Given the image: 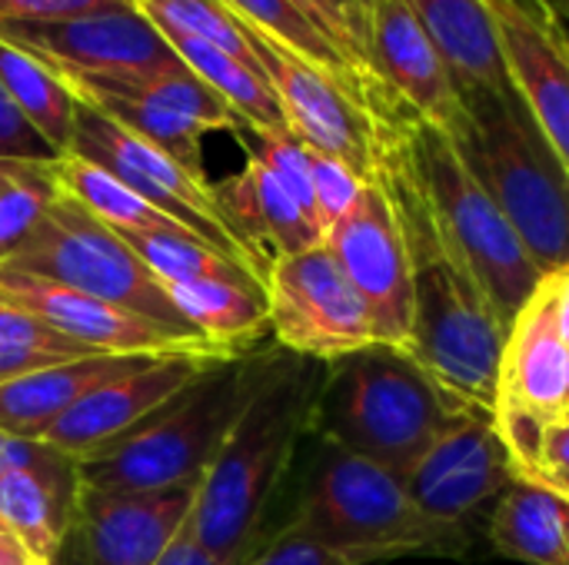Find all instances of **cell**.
Here are the masks:
<instances>
[{
    "label": "cell",
    "mask_w": 569,
    "mask_h": 565,
    "mask_svg": "<svg viewBox=\"0 0 569 565\" xmlns=\"http://www.w3.org/2000/svg\"><path fill=\"white\" fill-rule=\"evenodd\" d=\"M0 37L60 73L183 67L160 27L137 3H117L57 23H0Z\"/></svg>",
    "instance_id": "obj_16"
},
{
    "label": "cell",
    "mask_w": 569,
    "mask_h": 565,
    "mask_svg": "<svg viewBox=\"0 0 569 565\" xmlns=\"http://www.w3.org/2000/svg\"><path fill=\"white\" fill-rule=\"evenodd\" d=\"M0 266L73 286L87 296L147 316L163 330L203 340L180 316L167 286L147 270V263L127 246V240L117 230L103 226L63 190L43 213L30 240L20 246V253Z\"/></svg>",
    "instance_id": "obj_8"
},
{
    "label": "cell",
    "mask_w": 569,
    "mask_h": 565,
    "mask_svg": "<svg viewBox=\"0 0 569 565\" xmlns=\"http://www.w3.org/2000/svg\"><path fill=\"white\" fill-rule=\"evenodd\" d=\"M569 406V343L557 316V283L543 276L507 330L493 420L553 426Z\"/></svg>",
    "instance_id": "obj_20"
},
{
    "label": "cell",
    "mask_w": 569,
    "mask_h": 565,
    "mask_svg": "<svg viewBox=\"0 0 569 565\" xmlns=\"http://www.w3.org/2000/svg\"><path fill=\"white\" fill-rule=\"evenodd\" d=\"M273 350L210 360L190 386L133 433L80 463V483L110 493L200 486L237 416L257 393Z\"/></svg>",
    "instance_id": "obj_6"
},
{
    "label": "cell",
    "mask_w": 569,
    "mask_h": 565,
    "mask_svg": "<svg viewBox=\"0 0 569 565\" xmlns=\"http://www.w3.org/2000/svg\"><path fill=\"white\" fill-rule=\"evenodd\" d=\"M567 410H569V406H567Z\"/></svg>",
    "instance_id": "obj_49"
},
{
    "label": "cell",
    "mask_w": 569,
    "mask_h": 565,
    "mask_svg": "<svg viewBox=\"0 0 569 565\" xmlns=\"http://www.w3.org/2000/svg\"><path fill=\"white\" fill-rule=\"evenodd\" d=\"M157 565H220L213 556H207L197 543H190L187 536H180L170 549H167V556L160 559Z\"/></svg>",
    "instance_id": "obj_40"
},
{
    "label": "cell",
    "mask_w": 569,
    "mask_h": 565,
    "mask_svg": "<svg viewBox=\"0 0 569 565\" xmlns=\"http://www.w3.org/2000/svg\"><path fill=\"white\" fill-rule=\"evenodd\" d=\"M70 87V83H67ZM83 103H90L93 110H100L103 117H110L113 123H120L123 130H130L133 137L153 143L157 150L170 153L177 163H183L190 173L207 176L203 167V137L210 133L207 127H200L190 117H180L173 110L133 100V97H120V93H107V90H87V87H70Z\"/></svg>",
    "instance_id": "obj_29"
},
{
    "label": "cell",
    "mask_w": 569,
    "mask_h": 565,
    "mask_svg": "<svg viewBox=\"0 0 569 565\" xmlns=\"http://www.w3.org/2000/svg\"><path fill=\"white\" fill-rule=\"evenodd\" d=\"M247 30L253 37L260 67L280 100L290 133L313 153L347 163L360 180L370 183L377 176L380 157L377 107L390 97L367 80L347 77L293 53L290 47L253 27Z\"/></svg>",
    "instance_id": "obj_9"
},
{
    "label": "cell",
    "mask_w": 569,
    "mask_h": 565,
    "mask_svg": "<svg viewBox=\"0 0 569 565\" xmlns=\"http://www.w3.org/2000/svg\"><path fill=\"white\" fill-rule=\"evenodd\" d=\"M197 486L110 493L80 483L70 533L53 565H157L187 533Z\"/></svg>",
    "instance_id": "obj_14"
},
{
    "label": "cell",
    "mask_w": 569,
    "mask_h": 565,
    "mask_svg": "<svg viewBox=\"0 0 569 565\" xmlns=\"http://www.w3.org/2000/svg\"><path fill=\"white\" fill-rule=\"evenodd\" d=\"M57 196V163L0 160V263L20 253Z\"/></svg>",
    "instance_id": "obj_32"
},
{
    "label": "cell",
    "mask_w": 569,
    "mask_h": 565,
    "mask_svg": "<svg viewBox=\"0 0 569 565\" xmlns=\"http://www.w3.org/2000/svg\"><path fill=\"white\" fill-rule=\"evenodd\" d=\"M180 316L217 350L250 353L270 336L267 293L257 283L233 280H197V283H163Z\"/></svg>",
    "instance_id": "obj_26"
},
{
    "label": "cell",
    "mask_w": 569,
    "mask_h": 565,
    "mask_svg": "<svg viewBox=\"0 0 569 565\" xmlns=\"http://www.w3.org/2000/svg\"><path fill=\"white\" fill-rule=\"evenodd\" d=\"M533 483L550 490L560 500H569V423H563V420L553 423L547 433Z\"/></svg>",
    "instance_id": "obj_39"
},
{
    "label": "cell",
    "mask_w": 569,
    "mask_h": 565,
    "mask_svg": "<svg viewBox=\"0 0 569 565\" xmlns=\"http://www.w3.org/2000/svg\"><path fill=\"white\" fill-rule=\"evenodd\" d=\"M213 193L230 230L253 253L263 273L270 270L273 256L303 253L323 243V230L283 190V183L253 157H247L243 170L230 173L227 180H217Z\"/></svg>",
    "instance_id": "obj_21"
},
{
    "label": "cell",
    "mask_w": 569,
    "mask_h": 565,
    "mask_svg": "<svg viewBox=\"0 0 569 565\" xmlns=\"http://www.w3.org/2000/svg\"><path fill=\"white\" fill-rule=\"evenodd\" d=\"M323 246L363 296L377 343L407 350L413 326V266L397 210L377 180L363 183L357 203L327 230Z\"/></svg>",
    "instance_id": "obj_13"
},
{
    "label": "cell",
    "mask_w": 569,
    "mask_h": 565,
    "mask_svg": "<svg viewBox=\"0 0 569 565\" xmlns=\"http://www.w3.org/2000/svg\"><path fill=\"white\" fill-rule=\"evenodd\" d=\"M340 3H343V10H347V17L353 23L357 37H360L363 50H367V20H370V10H373V0H340Z\"/></svg>",
    "instance_id": "obj_42"
},
{
    "label": "cell",
    "mask_w": 569,
    "mask_h": 565,
    "mask_svg": "<svg viewBox=\"0 0 569 565\" xmlns=\"http://www.w3.org/2000/svg\"><path fill=\"white\" fill-rule=\"evenodd\" d=\"M7 460H10V436L0 433V473L7 470Z\"/></svg>",
    "instance_id": "obj_44"
},
{
    "label": "cell",
    "mask_w": 569,
    "mask_h": 565,
    "mask_svg": "<svg viewBox=\"0 0 569 565\" xmlns=\"http://www.w3.org/2000/svg\"><path fill=\"white\" fill-rule=\"evenodd\" d=\"M377 117L380 157L373 180L397 210L413 266V326L407 353L457 406L493 413L507 326L470 273L440 243L387 110Z\"/></svg>",
    "instance_id": "obj_2"
},
{
    "label": "cell",
    "mask_w": 569,
    "mask_h": 565,
    "mask_svg": "<svg viewBox=\"0 0 569 565\" xmlns=\"http://www.w3.org/2000/svg\"><path fill=\"white\" fill-rule=\"evenodd\" d=\"M160 33L167 37V43L173 47V53L180 57V63L200 77L233 113L240 123L253 127V130H273V133H283L290 130L287 127V117L280 110V100L267 80V73L213 43H203L197 37H187L180 30H167L160 27Z\"/></svg>",
    "instance_id": "obj_27"
},
{
    "label": "cell",
    "mask_w": 569,
    "mask_h": 565,
    "mask_svg": "<svg viewBox=\"0 0 569 565\" xmlns=\"http://www.w3.org/2000/svg\"><path fill=\"white\" fill-rule=\"evenodd\" d=\"M563 423H569V410H567V413H563Z\"/></svg>",
    "instance_id": "obj_46"
},
{
    "label": "cell",
    "mask_w": 569,
    "mask_h": 565,
    "mask_svg": "<svg viewBox=\"0 0 569 565\" xmlns=\"http://www.w3.org/2000/svg\"><path fill=\"white\" fill-rule=\"evenodd\" d=\"M263 293L270 336L293 356L337 363L377 343L363 296L323 243L273 256Z\"/></svg>",
    "instance_id": "obj_11"
},
{
    "label": "cell",
    "mask_w": 569,
    "mask_h": 565,
    "mask_svg": "<svg viewBox=\"0 0 569 565\" xmlns=\"http://www.w3.org/2000/svg\"><path fill=\"white\" fill-rule=\"evenodd\" d=\"M367 67L383 93L413 117L443 133L460 127V90L410 0H373L367 20Z\"/></svg>",
    "instance_id": "obj_19"
},
{
    "label": "cell",
    "mask_w": 569,
    "mask_h": 565,
    "mask_svg": "<svg viewBox=\"0 0 569 565\" xmlns=\"http://www.w3.org/2000/svg\"><path fill=\"white\" fill-rule=\"evenodd\" d=\"M130 3H143V0H130Z\"/></svg>",
    "instance_id": "obj_47"
},
{
    "label": "cell",
    "mask_w": 569,
    "mask_h": 565,
    "mask_svg": "<svg viewBox=\"0 0 569 565\" xmlns=\"http://www.w3.org/2000/svg\"><path fill=\"white\" fill-rule=\"evenodd\" d=\"M210 360L220 356H193V353L153 356L143 366L90 390L40 440H47L70 460L83 463L100 450L113 446L117 440H123L127 433H133L157 410H163L183 386L197 380V373Z\"/></svg>",
    "instance_id": "obj_18"
},
{
    "label": "cell",
    "mask_w": 569,
    "mask_h": 565,
    "mask_svg": "<svg viewBox=\"0 0 569 565\" xmlns=\"http://www.w3.org/2000/svg\"><path fill=\"white\" fill-rule=\"evenodd\" d=\"M310 180H313L317 220H320V230L327 236V230L357 203L367 180H360L347 163H340L333 157H323V153H313V150H310Z\"/></svg>",
    "instance_id": "obj_35"
},
{
    "label": "cell",
    "mask_w": 569,
    "mask_h": 565,
    "mask_svg": "<svg viewBox=\"0 0 569 565\" xmlns=\"http://www.w3.org/2000/svg\"><path fill=\"white\" fill-rule=\"evenodd\" d=\"M383 110L440 243L470 273L497 320L510 330L517 313L543 283V273L523 250L493 196L463 163L450 133L413 117L393 100H387Z\"/></svg>",
    "instance_id": "obj_5"
},
{
    "label": "cell",
    "mask_w": 569,
    "mask_h": 565,
    "mask_svg": "<svg viewBox=\"0 0 569 565\" xmlns=\"http://www.w3.org/2000/svg\"><path fill=\"white\" fill-rule=\"evenodd\" d=\"M457 410L407 350L373 343L327 363L313 433L407 480Z\"/></svg>",
    "instance_id": "obj_7"
},
{
    "label": "cell",
    "mask_w": 569,
    "mask_h": 565,
    "mask_svg": "<svg viewBox=\"0 0 569 565\" xmlns=\"http://www.w3.org/2000/svg\"><path fill=\"white\" fill-rule=\"evenodd\" d=\"M0 160L20 163H57L60 157L40 140V133L20 117L7 90L0 87Z\"/></svg>",
    "instance_id": "obj_37"
},
{
    "label": "cell",
    "mask_w": 569,
    "mask_h": 565,
    "mask_svg": "<svg viewBox=\"0 0 569 565\" xmlns=\"http://www.w3.org/2000/svg\"><path fill=\"white\" fill-rule=\"evenodd\" d=\"M0 565H43L33 559V553L17 539L10 536L7 529H0Z\"/></svg>",
    "instance_id": "obj_41"
},
{
    "label": "cell",
    "mask_w": 569,
    "mask_h": 565,
    "mask_svg": "<svg viewBox=\"0 0 569 565\" xmlns=\"http://www.w3.org/2000/svg\"><path fill=\"white\" fill-rule=\"evenodd\" d=\"M80 496V463L50 446L30 470L0 473V529L17 536L33 559L57 563Z\"/></svg>",
    "instance_id": "obj_22"
},
{
    "label": "cell",
    "mask_w": 569,
    "mask_h": 565,
    "mask_svg": "<svg viewBox=\"0 0 569 565\" xmlns=\"http://www.w3.org/2000/svg\"><path fill=\"white\" fill-rule=\"evenodd\" d=\"M410 7L447 60L460 97L510 83L487 0H410Z\"/></svg>",
    "instance_id": "obj_24"
},
{
    "label": "cell",
    "mask_w": 569,
    "mask_h": 565,
    "mask_svg": "<svg viewBox=\"0 0 569 565\" xmlns=\"http://www.w3.org/2000/svg\"><path fill=\"white\" fill-rule=\"evenodd\" d=\"M157 27L180 30L187 37H197L203 43H213L253 67H260L257 47L250 30L217 0H143L137 3ZM263 70V67H260Z\"/></svg>",
    "instance_id": "obj_34"
},
{
    "label": "cell",
    "mask_w": 569,
    "mask_h": 565,
    "mask_svg": "<svg viewBox=\"0 0 569 565\" xmlns=\"http://www.w3.org/2000/svg\"><path fill=\"white\" fill-rule=\"evenodd\" d=\"M450 133L543 276L569 266V170L513 83L463 93Z\"/></svg>",
    "instance_id": "obj_4"
},
{
    "label": "cell",
    "mask_w": 569,
    "mask_h": 565,
    "mask_svg": "<svg viewBox=\"0 0 569 565\" xmlns=\"http://www.w3.org/2000/svg\"><path fill=\"white\" fill-rule=\"evenodd\" d=\"M77 97V93H73ZM67 157H80L100 170H107L113 180H120L127 190L143 196L150 206L167 213L173 223L200 236L207 246L233 260L237 266L250 270L260 283L267 280L263 266L253 260V253L237 240L230 230L210 176L190 173L183 163H177L170 153L157 150L153 143L133 137L90 103L77 97V123H73V147Z\"/></svg>",
    "instance_id": "obj_10"
},
{
    "label": "cell",
    "mask_w": 569,
    "mask_h": 565,
    "mask_svg": "<svg viewBox=\"0 0 569 565\" xmlns=\"http://www.w3.org/2000/svg\"><path fill=\"white\" fill-rule=\"evenodd\" d=\"M553 283H557V316H560V330L569 343V266L563 273H553Z\"/></svg>",
    "instance_id": "obj_43"
},
{
    "label": "cell",
    "mask_w": 569,
    "mask_h": 565,
    "mask_svg": "<svg viewBox=\"0 0 569 565\" xmlns=\"http://www.w3.org/2000/svg\"><path fill=\"white\" fill-rule=\"evenodd\" d=\"M220 7H227L240 23H247V27H253V30H260V33H267V37H273L277 43H283V47H290L293 53H300V57H307V60H317V63H323V67H330V70H340V73H347V77H357V80H367V83H373L370 77H363L290 0H217ZM373 87H380V83H373Z\"/></svg>",
    "instance_id": "obj_33"
},
{
    "label": "cell",
    "mask_w": 569,
    "mask_h": 565,
    "mask_svg": "<svg viewBox=\"0 0 569 565\" xmlns=\"http://www.w3.org/2000/svg\"><path fill=\"white\" fill-rule=\"evenodd\" d=\"M130 0H0V23H57Z\"/></svg>",
    "instance_id": "obj_38"
},
{
    "label": "cell",
    "mask_w": 569,
    "mask_h": 565,
    "mask_svg": "<svg viewBox=\"0 0 569 565\" xmlns=\"http://www.w3.org/2000/svg\"><path fill=\"white\" fill-rule=\"evenodd\" d=\"M0 303H10L17 310H27L40 316L57 333L83 343L93 353H113V356H170V353H193V356H237L210 346L207 340L180 336L173 330H163L160 323L137 316L123 306L103 303L97 296H87L73 286L17 273L0 266Z\"/></svg>",
    "instance_id": "obj_15"
},
{
    "label": "cell",
    "mask_w": 569,
    "mask_h": 565,
    "mask_svg": "<svg viewBox=\"0 0 569 565\" xmlns=\"http://www.w3.org/2000/svg\"><path fill=\"white\" fill-rule=\"evenodd\" d=\"M57 180L67 196H73L87 213H93L103 226L117 233H153V230H183L167 213L150 206L143 196L127 190L120 180H113L107 170L80 160V157H60L57 160ZM190 233V230H187Z\"/></svg>",
    "instance_id": "obj_30"
},
{
    "label": "cell",
    "mask_w": 569,
    "mask_h": 565,
    "mask_svg": "<svg viewBox=\"0 0 569 565\" xmlns=\"http://www.w3.org/2000/svg\"><path fill=\"white\" fill-rule=\"evenodd\" d=\"M510 83L569 170V30L553 0H487Z\"/></svg>",
    "instance_id": "obj_17"
},
{
    "label": "cell",
    "mask_w": 569,
    "mask_h": 565,
    "mask_svg": "<svg viewBox=\"0 0 569 565\" xmlns=\"http://www.w3.org/2000/svg\"><path fill=\"white\" fill-rule=\"evenodd\" d=\"M557 10H560V13H567V17H569V0H557Z\"/></svg>",
    "instance_id": "obj_45"
},
{
    "label": "cell",
    "mask_w": 569,
    "mask_h": 565,
    "mask_svg": "<svg viewBox=\"0 0 569 565\" xmlns=\"http://www.w3.org/2000/svg\"><path fill=\"white\" fill-rule=\"evenodd\" d=\"M127 246L147 263V270L160 283H197V280H233V283H257L250 270L237 266L200 236L187 230H153V233H120Z\"/></svg>",
    "instance_id": "obj_31"
},
{
    "label": "cell",
    "mask_w": 569,
    "mask_h": 565,
    "mask_svg": "<svg viewBox=\"0 0 569 565\" xmlns=\"http://www.w3.org/2000/svg\"><path fill=\"white\" fill-rule=\"evenodd\" d=\"M293 513L283 526L367 565L400 559H467L473 536L437 526L403 476L310 433Z\"/></svg>",
    "instance_id": "obj_3"
},
{
    "label": "cell",
    "mask_w": 569,
    "mask_h": 565,
    "mask_svg": "<svg viewBox=\"0 0 569 565\" xmlns=\"http://www.w3.org/2000/svg\"><path fill=\"white\" fill-rule=\"evenodd\" d=\"M0 87L40 140L57 157H67L77 123V97L67 80L47 60L0 37Z\"/></svg>",
    "instance_id": "obj_28"
},
{
    "label": "cell",
    "mask_w": 569,
    "mask_h": 565,
    "mask_svg": "<svg viewBox=\"0 0 569 565\" xmlns=\"http://www.w3.org/2000/svg\"><path fill=\"white\" fill-rule=\"evenodd\" d=\"M247 565H367L353 556H343L290 526L273 529V536L260 546V553Z\"/></svg>",
    "instance_id": "obj_36"
},
{
    "label": "cell",
    "mask_w": 569,
    "mask_h": 565,
    "mask_svg": "<svg viewBox=\"0 0 569 565\" xmlns=\"http://www.w3.org/2000/svg\"><path fill=\"white\" fill-rule=\"evenodd\" d=\"M153 356H83L0 386V433L20 440H40L73 403L107 380H117Z\"/></svg>",
    "instance_id": "obj_23"
},
{
    "label": "cell",
    "mask_w": 569,
    "mask_h": 565,
    "mask_svg": "<svg viewBox=\"0 0 569 565\" xmlns=\"http://www.w3.org/2000/svg\"><path fill=\"white\" fill-rule=\"evenodd\" d=\"M487 543L520 565H569V500L517 480L487 519Z\"/></svg>",
    "instance_id": "obj_25"
},
{
    "label": "cell",
    "mask_w": 569,
    "mask_h": 565,
    "mask_svg": "<svg viewBox=\"0 0 569 565\" xmlns=\"http://www.w3.org/2000/svg\"><path fill=\"white\" fill-rule=\"evenodd\" d=\"M553 3H557V0H553Z\"/></svg>",
    "instance_id": "obj_48"
},
{
    "label": "cell",
    "mask_w": 569,
    "mask_h": 565,
    "mask_svg": "<svg viewBox=\"0 0 569 565\" xmlns=\"http://www.w3.org/2000/svg\"><path fill=\"white\" fill-rule=\"evenodd\" d=\"M327 363L273 346L267 373L207 466L187 539L220 565H247L273 536V506L313 433Z\"/></svg>",
    "instance_id": "obj_1"
},
{
    "label": "cell",
    "mask_w": 569,
    "mask_h": 565,
    "mask_svg": "<svg viewBox=\"0 0 569 565\" xmlns=\"http://www.w3.org/2000/svg\"><path fill=\"white\" fill-rule=\"evenodd\" d=\"M403 483L437 526L473 539L487 533L497 500L517 483L493 413L457 410Z\"/></svg>",
    "instance_id": "obj_12"
}]
</instances>
